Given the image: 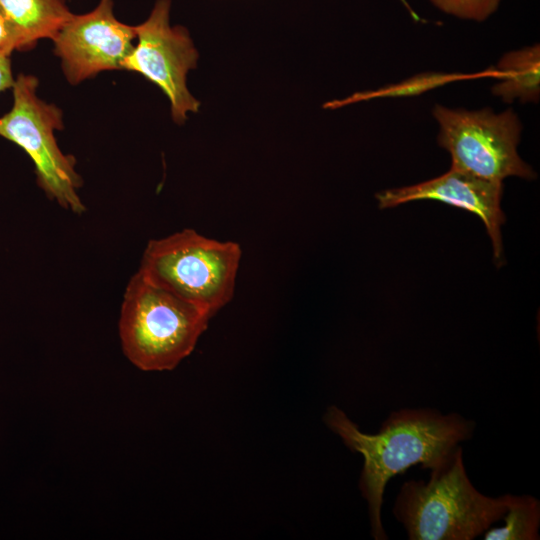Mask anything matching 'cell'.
Here are the masks:
<instances>
[{
    "instance_id": "obj_4",
    "label": "cell",
    "mask_w": 540,
    "mask_h": 540,
    "mask_svg": "<svg viewBox=\"0 0 540 540\" xmlns=\"http://www.w3.org/2000/svg\"><path fill=\"white\" fill-rule=\"evenodd\" d=\"M241 255L236 242L183 229L150 240L137 272L212 318L234 295Z\"/></svg>"
},
{
    "instance_id": "obj_6",
    "label": "cell",
    "mask_w": 540,
    "mask_h": 540,
    "mask_svg": "<svg viewBox=\"0 0 540 540\" xmlns=\"http://www.w3.org/2000/svg\"><path fill=\"white\" fill-rule=\"evenodd\" d=\"M432 115L439 127L437 142L449 152L452 168L494 181L536 178L518 154L522 124L512 109L495 113L487 107L466 110L437 104Z\"/></svg>"
},
{
    "instance_id": "obj_12",
    "label": "cell",
    "mask_w": 540,
    "mask_h": 540,
    "mask_svg": "<svg viewBox=\"0 0 540 540\" xmlns=\"http://www.w3.org/2000/svg\"><path fill=\"white\" fill-rule=\"evenodd\" d=\"M504 525L488 528L484 540H538L540 502L532 495L507 494Z\"/></svg>"
},
{
    "instance_id": "obj_13",
    "label": "cell",
    "mask_w": 540,
    "mask_h": 540,
    "mask_svg": "<svg viewBox=\"0 0 540 540\" xmlns=\"http://www.w3.org/2000/svg\"><path fill=\"white\" fill-rule=\"evenodd\" d=\"M496 76L500 78L501 73L496 69H488L487 71L481 72L479 74H444V73H425L421 75H416L412 78L406 79L405 81L382 87L381 89L369 93H356L349 98H346L342 101H331L325 105L328 108H338L340 106L366 100L374 97H394V96H411L417 95L419 93L425 92L427 90L433 89L437 86L452 82L455 80L473 78L475 76Z\"/></svg>"
},
{
    "instance_id": "obj_10",
    "label": "cell",
    "mask_w": 540,
    "mask_h": 540,
    "mask_svg": "<svg viewBox=\"0 0 540 540\" xmlns=\"http://www.w3.org/2000/svg\"><path fill=\"white\" fill-rule=\"evenodd\" d=\"M501 73L492 87V94L504 103H536L540 98V45L535 43L509 51L499 59Z\"/></svg>"
},
{
    "instance_id": "obj_14",
    "label": "cell",
    "mask_w": 540,
    "mask_h": 540,
    "mask_svg": "<svg viewBox=\"0 0 540 540\" xmlns=\"http://www.w3.org/2000/svg\"><path fill=\"white\" fill-rule=\"evenodd\" d=\"M501 0H430L442 12L460 19L482 22L497 9Z\"/></svg>"
},
{
    "instance_id": "obj_8",
    "label": "cell",
    "mask_w": 540,
    "mask_h": 540,
    "mask_svg": "<svg viewBox=\"0 0 540 540\" xmlns=\"http://www.w3.org/2000/svg\"><path fill=\"white\" fill-rule=\"evenodd\" d=\"M52 41L67 81L77 85L100 72L121 70L136 32L115 17L113 0H99L92 11L73 13Z\"/></svg>"
},
{
    "instance_id": "obj_3",
    "label": "cell",
    "mask_w": 540,
    "mask_h": 540,
    "mask_svg": "<svg viewBox=\"0 0 540 540\" xmlns=\"http://www.w3.org/2000/svg\"><path fill=\"white\" fill-rule=\"evenodd\" d=\"M210 319L202 309L136 272L121 305L123 353L140 370H173L192 353Z\"/></svg>"
},
{
    "instance_id": "obj_2",
    "label": "cell",
    "mask_w": 540,
    "mask_h": 540,
    "mask_svg": "<svg viewBox=\"0 0 540 540\" xmlns=\"http://www.w3.org/2000/svg\"><path fill=\"white\" fill-rule=\"evenodd\" d=\"M427 482L401 486L392 513L410 540H473L502 519L507 494L490 497L471 483L458 445L429 469Z\"/></svg>"
},
{
    "instance_id": "obj_9",
    "label": "cell",
    "mask_w": 540,
    "mask_h": 540,
    "mask_svg": "<svg viewBox=\"0 0 540 540\" xmlns=\"http://www.w3.org/2000/svg\"><path fill=\"white\" fill-rule=\"evenodd\" d=\"M503 189V181L484 179L451 167L436 178L383 190L376 194V199L380 209L412 201L435 200L477 215L491 239L495 263L500 265L503 264L501 226L506 220L501 209Z\"/></svg>"
},
{
    "instance_id": "obj_15",
    "label": "cell",
    "mask_w": 540,
    "mask_h": 540,
    "mask_svg": "<svg viewBox=\"0 0 540 540\" xmlns=\"http://www.w3.org/2000/svg\"><path fill=\"white\" fill-rule=\"evenodd\" d=\"M0 49L10 52L29 50L27 42L16 27L0 10Z\"/></svg>"
},
{
    "instance_id": "obj_5",
    "label": "cell",
    "mask_w": 540,
    "mask_h": 540,
    "mask_svg": "<svg viewBox=\"0 0 540 540\" xmlns=\"http://www.w3.org/2000/svg\"><path fill=\"white\" fill-rule=\"evenodd\" d=\"M36 76L19 74L12 89L11 109L0 117V136L15 143L31 158L36 182L46 196L74 213L85 212L79 196L82 178L76 160L59 148L55 131L63 128L60 108L42 100Z\"/></svg>"
},
{
    "instance_id": "obj_1",
    "label": "cell",
    "mask_w": 540,
    "mask_h": 540,
    "mask_svg": "<svg viewBox=\"0 0 540 540\" xmlns=\"http://www.w3.org/2000/svg\"><path fill=\"white\" fill-rule=\"evenodd\" d=\"M324 422L351 451L363 457L359 489L367 502L375 540L388 538L381 521L388 481L418 464L431 469L469 440L475 429L474 421L458 413L442 414L432 408L394 411L376 434L362 432L337 406L326 410Z\"/></svg>"
},
{
    "instance_id": "obj_7",
    "label": "cell",
    "mask_w": 540,
    "mask_h": 540,
    "mask_svg": "<svg viewBox=\"0 0 540 540\" xmlns=\"http://www.w3.org/2000/svg\"><path fill=\"white\" fill-rule=\"evenodd\" d=\"M170 0H157L148 18L134 26L136 42L122 70L136 72L157 85L167 96L173 120L183 124L200 102L187 88L198 52L186 28L170 25Z\"/></svg>"
},
{
    "instance_id": "obj_16",
    "label": "cell",
    "mask_w": 540,
    "mask_h": 540,
    "mask_svg": "<svg viewBox=\"0 0 540 540\" xmlns=\"http://www.w3.org/2000/svg\"><path fill=\"white\" fill-rule=\"evenodd\" d=\"M12 52L0 49V93L13 87L15 78L11 66Z\"/></svg>"
},
{
    "instance_id": "obj_11",
    "label": "cell",
    "mask_w": 540,
    "mask_h": 540,
    "mask_svg": "<svg viewBox=\"0 0 540 540\" xmlns=\"http://www.w3.org/2000/svg\"><path fill=\"white\" fill-rule=\"evenodd\" d=\"M0 10L30 49L41 39L52 40L73 15L66 0H0Z\"/></svg>"
}]
</instances>
